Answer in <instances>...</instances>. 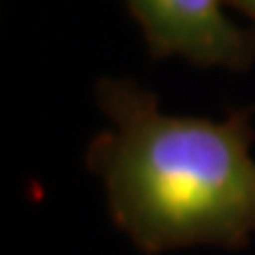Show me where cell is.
I'll list each match as a JSON object with an SVG mask.
<instances>
[{"mask_svg": "<svg viewBox=\"0 0 255 255\" xmlns=\"http://www.w3.org/2000/svg\"><path fill=\"white\" fill-rule=\"evenodd\" d=\"M107 128L87 149L113 223L140 253L245 249L255 238L253 119L172 115L130 79H102Z\"/></svg>", "mask_w": 255, "mask_h": 255, "instance_id": "6da1fadb", "label": "cell"}, {"mask_svg": "<svg viewBox=\"0 0 255 255\" xmlns=\"http://www.w3.org/2000/svg\"><path fill=\"white\" fill-rule=\"evenodd\" d=\"M157 58H179L200 68H249L255 38L228 17L226 0H126Z\"/></svg>", "mask_w": 255, "mask_h": 255, "instance_id": "7a4b0ae2", "label": "cell"}, {"mask_svg": "<svg viewBox=\"0 0 255 255\" xmlns=\"http://www.w3.org/2000/svg\"><path fill=\"white\" fill-rule=\"evenodd\" d=\"M226 4L255 19V0H226Z\"/></svg>", "mask_w": 255, "mask_h": 255, "instance_id": "3957f363", "label": "cell"}]
</instances>
